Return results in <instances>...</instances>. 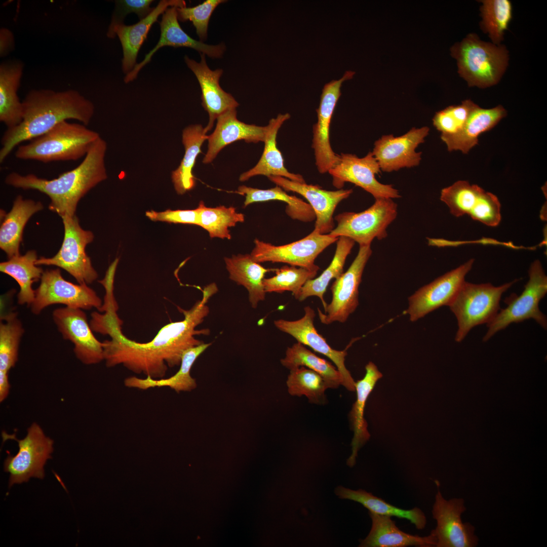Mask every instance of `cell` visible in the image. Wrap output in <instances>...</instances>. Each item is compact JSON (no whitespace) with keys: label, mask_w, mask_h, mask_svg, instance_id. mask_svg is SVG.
I'll return each instance as SVG.
<instances>
[{"label":"cell","mask_w":547,"mask_h":547,"mask_svg":"<svg viewBox=\"0 0 547 547\" xmlns=\"http://www.w3.org/2000/svg\"><path fill=\"white\" fill-rule=\"evenodd\" d=\"M217 290L215 284L208 285L203 291L202 298L190 309L178 307L184 315L183 320L167 324L153 339L145 343L132 340L124 335L116 305H107L103 314L93 312L90 322L92 330L110 338L102 342L106 366L122 365L137 374H143L153 379L164 378L168 367L180 365L186 350L204 343L195 336L210 334L208 329L197 330L196 327L208 315L207 303Z\"/></svg>","instance_id":"cell-1"},{"label":"cell","mask_w":547,"mask_h":547,"mask_svg":"<svg viewBox=\"0 0 547 547\" xmlns=\"http://www.w3.org/2000/svg\"><path fill=\"white\" fill-rule=\"evenodd\" d=\"M23 118L18 126L7 128L2 139L3 163L21 143L38 137L59 123L73 119L87 126L94 112L93 104L75 90L30 91L22 101Z\"/></svg>","instance_id":"cell-2"},{"label":"cell","mask_w":547,"mask_h":547,"mask_svg":"<svg viewBox=\"0 0 547 547\" xmlns=\"http://www.w3.org/2000/svg\"><path fill=\"white\" fill-rule=\"evenodd\" d=\"M106 142L100 137L93 144L83 161L75 168L48 180L34 174L16 172L5 178L8 185L45 193L50 199L49 209L61 218L75 215L80 200L93 187L107 178L105 165Z\"/></svg>","instance_id":"cell-3"},{"label":"cell","mask_w":547,"mask_h":547,"mask_svg":"<svg viewBox=\"0 0 547 547\" xmlns=\"http://www.w3.org/2000/svg\"><path fill=\"white\" fill-rule=\"evenodd\" d=\"M99 137L84 124L64 121L27 144L19 145L15 156L43 163L76 161L86 155Z\"/></svg>","instance_id":"cell-4"},{"label":"cell","mask_w":547,"mask_h":547,"mask_svg":"<svg viewBox=\"0 0 547 547\" xmlns=\"http://www.w3.org/2000/svg\"><path fill=\"white\" fill-rule=\"evenodd\" d=\"M456 59L458 72L469 87L485 88L496 84L508 65V51L505 46L481 41L471 33L451 48Z\"/></svg>","instance_id":"cell-5"},{"label":"cell","mask_w":547,"mask_h":547,"mask_svg":"<svg viewBox=\"0 0 547 547\" xmlns=\"http://www.w3.org/2000/svg\"><path fill=\"white\" fill-rule=\"evenodd\" d=\"M517 281L515 279L497 287L465 281L448 305L457 321L455 340L460 342L475 326L490 323L500 309L502 295Z\"/></svg>","instance_id":"cell-6"},{"label":"cell","mask_w":547,"mask_h":547,"mask_svg":"<svg viewBox=\"0 0 547 547\" xmlns=\"http://www.w3.org/2000/svg\"><path fill=\"white\" fill-rule=\"evenodd\" d=\"M529 280L519 296L508 297L507 306L500 309L494 319L487 324L488 330L483 341H488L495 333L513 323H519L533 319L542 328L546 329V316L539 307L540 301L547 293V277L541 262L536 259L530 265Z\"/></svg>","instance_id":"cell-7"},{"label":"cell","mask_w":547,"mask_h":547,"mask_svg":"<svg viewBox=\"0 0 547 547\" xmlns=\"http://www.w3.org/2000/svg\"><path fill=\"white\" fill-rule=\"evenodd\" d=\"M4 440L17 441L19 447L15 455H9L4 462V471L10 473L9 487L15 484L28 481L31 477L43 479L44 466L52 458L53 440L47 437L41 426L33 422L28 428L26 436L18 439L15 434L2 433Z\"/></svg>","instance_id":"cell-8"},{"label":"cell","mask_w":547,"mask_h":547,"mask_svg":"<svg viewBox=\"0 0 547 547\" xmlns=\"http://www.w3.org/2000/svg\"><path fill=\"white\" fill-rule=\"evenodd\" d=\"M397 214L398 206L393 199H377L362 212H345L336 216L337 225L329 234L348 238L360 246L371 245L374 239L381 240L386 238L387 228Z\"/></svg>","instance_id":"cell-9"},{"label":"cell","mask_w":547,"mask_h":547,"mask_svg":"<svg viewBox=\"0 0 547 547\" xmlns=\"http://www.w3.org/2000/svg\"><path fill=\"white\" fill-rule=\"evenodd\" d=\"M64 228L63 241L58 253L53 257H41L37 265H54L64 269L80 284H90L98 278L90 258L85 252L86 246L94 239L93 233L83 229L76 215L62 217Z\"/></svg>","instance_id":"cell-10"},{"label":"cell","mask_w":547,"mask_h":547,"mask_svg":"<svg viewBox=\"0 0 547 547\" xmlns=\"http://www.w3.org/2000/svg\"><path fill=\"white\" fill-rule=\"evenodd\" d=\"M56 304L82 309L95 307L99 311L103 305L101 299L88 285L66 281L58 268L44 271L30 307L33 314L38 315L46 307Z\"/></svg>","instance_id":"cell-11"},{"label":"cell","mask_w":547,"mask_h":547,"mask_svg":"<svg viewBox=\"0 0 547 547\" xmlns=\"http://www.w3.org/2000/svg\"><path fill=\"white\" fill-rule=\"evenodd\" d=\"M440 200L455 217L467 215L491 227L500 222L501 205L497 197L466 181L459 180L443 188Z\"/></svg>","instance_id":"cell-12"},{"label":"cell","mask_w":547,"mask_h":547,"mask_svg":"<svg viewBox=\"0 0 547 547\" xmlns=\"http://www.w3.org/2000/svg\"><path fill=\"white\" fill-rule=\"evenodd\" d=\"M338 238L313 230L301 240L281 246H275L255 239V246L250 255L259 263L281 262L318 271L319 267L315 264L316 258L327 247L337 242Z\"/></svg>","instance_id":"cell-13"},{"label":"cell","mask_w":547,"mask_h":547,"mask_svg":"<svg viewBox=\"0 0 547 547\" xmlns=\"http://www.w3.org/2000/svg\"><path fill=\"white\" fill-rule=\"evenodd\" d=\"M371 245L360 246L348 269L335 279L331 287L332 298L324 313L318 308L321 322L329 325L344 323L359 305V287L365 267L372 254Z\"/></svg>","instance_id":"cell-14"},{"label":"cell","mask_w":547,"mask_h":547,"mask_svg":"<svg viewBox=\"0 0 547 547\" xmlns=\"http://www.w3.org/2000/svg\"><path fill=\"white\" fill-rule=\"evenodd\" d=\"M339 155L337 164L328 171L335 187L341 189L345 182H350L371 194L375 199L401 197L392 185L381 183L376 179L375 175L381 170L372 152L361 158L351 153Z\"/></svg>","instance_id":"cell-15"},{"label":"cell","mask_w":547,"mask_h":547,"mask_svg":"<svg viewBox=\"0 0 547 547\" xmlns=\"http://www.w3.org/2000/svg\"><path fill=\"white\" fill-rule=\"evenodd\" d=\"M474 262L470 259L420 288L408 298L406 312L415 322L442 306H448L465 281L466 275Z\"/></svg>","instance_id":"cell-16"},{"label":"cell","mask_w":547,"mask_h":547,"mask_svg":"<svg viewBox=\"0 0 547 547\" xmlns=\"http://www.w3.org/2000/svg\"><path fill=\"white\" fill-rule=\"evenodd\" d=\"M354 71H346L338 80H332L326 84L322 90L320 104L316 109L318 121L314 125L312 147L314 150L316 165L319 172L324 174L338 162L339 155L331 146L329 129L331 119L337 103L340 98L342 83L351 79Z\"/></svg>","instance_id":"cell-17"},{"label":"cell","mask_w":547,"mask_h":547,"mask_svg":"<svg viewBox=\"0 0 547 547\" xmlns=\"http://www.w3.org/2000/svg\"><path fill=\"white\" fill-rule=\"evenodd\" d=\"M465 510L463 499L446 500L438 489L432 510L437 523L432 531L437 539L436 546L473 547L478 544L474 527L461 519Z\"/></svg>","instance_id":"cell-18"},{"label":"cell","mask_w":547,"mask_h":547,"mask_svg":"<svg viewBox=\"0 0 547 547\" xmlns=\"http://www.w3.org/2000/svg\"><path fill=\"white\" fill-rule=\"evenodd\" d=\"M53 319L63 338L73 343L74 354L82 363L93 365L104 360L102 342L94 335L83 309L59 308L53 311Z\"/></svg>","instance_id":"cell-19"},{"label":"cell","mask_w":547,"mask_h":547,"mask_svg":"<svg viewBox=\"0 0 547 547\" xmlns=\"http://www.w3.org/2000/svg\"><path fill=\"white\" fill-rule=\"evenodd\" d=\"M429 131V128L424 126L412 128L400 136H382L374 142L372 151L380 170L392 172L419 165L422 153L416 151V149L424 142Z\"/></svg>","instance_id":"cell-20"},{"label":"cell","mask_w":547,"mask_h":547,"mask_svg":"<svg viewBox=\"0 0 547 547\" xmlns=\"http://www.w3.org/2000/svg\"><path fill=\"white\" fill-rule=\"evenodd\" d=\"M304 311L303 316L298 320L288 321L279 319L274 321V325L280 331L292 336L297 342L309 346L316 352L329 358L342 375V385L348 390H356V382L345 365L347 349L350 345L342 350L332 348L315 327L314 310L310 306H306L304 308Z\"/></svg>","instance_id":"cell-21"},{"label":"cell","mask_w":547,"mask_h":547,"mask_svg":"<svg viewBox=\"0 0 547 547\" xmlns=\"http://www.w3.org/2000/svg\"><path fill=\"white\" fill-rule=\"evenodd\" d=\"M268 178L284 190L299 193L308 201L316 215L314 231L321 235L328 234L334 229L333 215L335 208L353 192L352 189L327 190L317 185L295 182L281 176Z\"/></svg>","instance_id":"cell-22"},{"label":"cell","mask_w":547,"mask_h":547,"mask_svg":"<svg viewBox=\"0 0 547 547\" xmlns=\"http://www.w3.org/2000/svg\"><path fill=\"white\" fill-rule=\"evenodd\" d=\"M177 8L169 7L162 14L160 22L161 34L159 41L145 55L144 59L140 63H137L134 68L126 74L124 78L126 83L135 80L139 71L150 61L153 54L165 46L192 48L200 54H204L212 58H219L222 56L225 50V46L223 43L217 45L205 44L193 39L182 29L178 22Z\"/></svg>","instance_id":"cell-23"},{"label":"cell","mask_w":547,"mask_h":547,"mask_svg":"<svg viewBox=\"0 0 547 547\" xmlns=\"http://www.w3.org/2000/svg\"><path fill=\"white\" fill-rule=\"evenodd\" d=\"M199 62L189 58L187 55L184 61L188 67L196 76L201 89L202 105L209 114V122L205 128L207 133L213 127L214 121L223 112L236 109L238 102L229 93L224 91L219 85V79L223 73L222 69L212 70L208 67L206 55L200 54Z\"/></svg>","instance_id":"cell-24"},{"label":"cell","mask_w":547,"mask_h":547,"mask_svg":"<svg viewBox=\"0 0 547 547\" xmlns=\"http://www.w3.org/2000/svg\"><path fill=\"white\" fill-rule=\"evenodd\" d=\"M171 7H186V2L183 0H161L150 13L137 23L131 25L118 23L109 26L107 35L110 37L117 35L122 46V69L125 73H129L137 64L139 51L152 25L159 16Z\"/></svg>","instance_id":"cell-25"},{"label":"cell","mask_w":547,"mask_h":547,"mask_svg":"<svg viewBox=\"0 0 547 547\" xmlns=\"http://www.w3.org/2000/svg\"><path fill=\"white\" fill-rule=\"evenodd\" d=\"M268 129V125L261 127L241 122L237 118L236 109L226 111L217 118L214 132L208 136V150L203 163H211L224 147L233 142H264Z\"/></svg>","instance_id":"cell-26"},{"label":"cell","mask_w":547,"mask_h":547,"mask_svg":"<svg viewBox=\"0 0 547 547\" xmlns=\"http://www.w3.org/2000/svg\"><path fill=\"white\" fill-rule=\"evenodd\" d=\"M288 113L279 114L276 118L271 119L268 125V131L264 142L262 154L257 164L252 169L243 173L239 177L240 181L248 180L256 175L281 176L290 180L304 183L302 176L289 172L284 165L282 154L277 146L278 132L283 123L289 120Z\"/></svg>","instance_id":"cell-27"},{"label":"cell","mask_w":547,"mask_h":547,"mask_svg":"<svg viewBox=\"0 0 547 547\" xmlns=\"http://www.w3.org/2000/svg\"><path fill=\"white\" fill-rule=\"evenodd\" d=\"M372 527L367 536L360 541L361 547L436 546L437 539L431 532L421 537L404 532L398 528L391 517L369 512Z\"/></svg>","instance_id":"cell-28"},{"label":"cell","mask_w":547,"mask_h":547,"mask_svg":"<svg viewBox=\"0 0 547 547\" xmlns=\"http://www.w3.org/2000/svg\"><path fill=\"white\" fill-rule=\"evenodd\" d=\"M365 369L364 377L356 382L357 399L349 413L354 437L351 442V454L347 459L346 464L350 467L356 464L359 449L370 439L367 423L364 417L365 404L376 383L382 376V373L372 362L366 365Z\"/></svg>","instance_id":"cell-29"},{"label":"cell","mask_w":547,"mask_h":547,"mask_svg":"<svg viewBox=\"0 0 547 547\" xmlns=\"http://www.w3.org/2000/svg\"><path fill=\"white\" fill-rule=\"evenodd\" d=\"M44 208L41 202L18 196L10 211L3 214L0 227V248L9 259L20 255L19 246L25 224L35 213Z\"/></svg>","instance_id":"cell-30"},{"label":"cell","mask_w":547,"mask_h":547,"mask_svg":"<svg viewBox=\"0 0 547 547\" xmlns=\"http://www.w3.org/2000/svg\"><path fill=\"white\" fill-rule=\"evenodd\" d=\"M23 63L17 60L0 65V121L7 128L19 125L23 118V104L17 92L23 71Z\"/></svg>","instance_id":"cell-31"},{"label":"cell","mask_w":547,"mask_h":547,"mask_svg":"<svg viewBox=\"0 0 547 547\" xmlns=\"http://www.w3.org/2000/svg\"><path fill=\"white\" fill-rule=\"evenodd\" d=\"M506 114V111L500 105L489 109L482 108L477 105L460 133L442 140L446 144L448 151L460 150L467 153L478 144L479 136L493 128Z\"/></svg>","instance_id":"cell-32"},{"label":"cell","mask_w":547,"mask_h":547,"mask_svg":"<svg viewBox=\"0 0 547 547\" xmlns=\"http://www.w3.org/2000/svg\"><path fill=\"white\" fill-rule=\"evenodd\" d=\"M229 278L248 291L249 301L253 308L265 299L266 292L263 286L266 273L275 270L268 269L255 262L249 254H238L224 258Z\"/></svg>","instance_id":"cell-33"},{"label":"cell","mask_w":547,"mask_h":547,"mask_svg":"<svg viewBox=\"0 0 547 547\" xmlns=\"http://www.w3.org/2000/svg\"><path fill=\"white\" fill-rule=\"evenodd\" d=\"M211 344V343H203L186 350L182 356L179 370L168 378L153 379L146 377L143 379L133 376L126 378L124 384L126 387L142 390L167 386L177 393L191 391L197 386L196 380L190 375L191 367L197 358Z\"/></svg>","instance_id":"cell-34"},{"label":"cell","mask_w":547,"mask_h":547,"mask_svg":"<svg viewBox=\"0 0 547 547\" xmlns=\"http://www.w3.org/2000/svg\"><path fill=\"white\" fill-rule=\"evenodd\" d=\"M205 128L200 124L190 125L185 128L182 135L185 152L179 167L172 173V180L175 189L179 194H183L195 186L192 170L198 155L202 153L201 147L208 139Z\"/></svg>","instance_id":"cell-35"},{"label":"cell","mask_w":547,"mask_h":547,"mask_svg":"<svg viewBox=\"0 0 547 547\" xmlns=\"http://www.w3.org/2000/svg\"><path fill=\"white\" fill-rule=\"evenodd\" d=\"M37 259L36 251L29 250L23 255L20 254L0 263V271L12 277L19 285L17 302L20 305L30 306L34 300L35 290L32 285L41 280L44 272L35 264Z\"/></svg>","instance_id":"cell-36"},{"label":"cell","mask_w":547,"mask_h":547,"mask_svg":"<svg viewBox=\"0 0 547 547\" xmlns=\"http://www.w3.org/2000/svg\"><path fill=\"white\" fill-rule=\"evenodd\" d=\"M335 494L341 499H348L361 503L370 512L380 515L406 519L413 524L416 529H423L426 524L423 512L418 507L403 510L387 503L383 499L363 489L354 490L341 486L335 489Z\"/></svg>","instance_id":"cell-37"},{"label":"cell","mask_w":547,"mask_h":547,"mask_svg":"<svg viewBox=\"0 0 547 547\" xmlns=\"http://www.w3.org/2000/svg\"><path fill=\"white\" fill-rule=\"evenodd\" d=\"M336 243V249L331 262L319 277L305 283L297 298L299 301H303L310 296H317L321 300L324 310L326 309L327 304L324 296L327 288L332 279H337L343 273L346 258L355 244L353 240L345 237H339Z\"/></svg>","instance_id":"cell-38"},{"label":"cell","mask_w":547,"mask_h":547,"mask_svg":"<svg viewBox=\"0 0 547 547\" xmlns=\"http://www.w3.org/2000/svg\"><path fill=\"white\" fill-rule=\"evenodd\" d=\"M238 191L245 196V207L253 203L281 201L287 204L286 212L291 218L305 222H310L316 218L314 211L309 203L295 196L289 195L278 185L267 189L241 185L238 187Z\"/></svg>","instance_id":"cell-39"},{"label":"cell","mask_w":547,"mask_h":547,"mask_svg":"<svg viewBox=\"0 0 547 547\" xmlns=\"http://www.w3.org/2000/svg\"><path fill=\"white\" fill-rule=\"evenodd\" d=\"M281 363L289 370L304 366L316 372L322 377L328 388H336L342 385L343 377L338 369L300 342L287 348L285 357L281 360Z\"/></svg>","instance_id":"cell-40"},{"label":"cell","mask_w":547,"mask_h":547,"mask_svg":"<svg viewBox=\"0 0 547 547\" xmlns=\"http://www.w3.org/2000/svg\"><path fill=\"white\" fill-rule=\"evenodd\" d=\"M197 209L199 226L206 230L211 238L231 239L228 228L245 220L244 215L237 212L233 207H207L203 201H201Z\"/></svg>","instance_id":"cell-41"},{"label":"cell","mask_w":547,"mask_h":547,"mask_svg":"<svg viewBox=\"0 0 547 547\" xmlns=\"http://www.w3.org/2000/svg\"><path fill=\"white\" fill-rule=\"evenodd\" d=\"M480 7V27L488 34L493 44L499 45L512 18V5L509 0H484Z\"/></svg>","instance_id":"cell-42"},{"label":"cell","mask_w":547,"mask_h":547,"mask_svg":"<svg viewBox=\"0 0 547 547\" xmlns=\"http://www.w3.org/2000/svg\"><path fill=\"white\" fill-rule=\"evenodd\" d=\"M290 370L286 383L291 395L298 397L304 395L310 403H325L326 399L325 392L328 387L320 375L304 366Z\"/></svg>","instance_id":"cell-43"},{"label":"cell","mask_w":547,"mask_h":547,"mask_svg":"<svg viewBox=\"0 0 547 547\" xmlns=\"http://www.w3.org/2000/svg\"><path fill=\"white\" fill-rule=\"evenodd\" d=\"M17 314L1 317L0 323V370L9 372L17 362L19 344L24 330Z\"/></svg>","instance_id":"cell-44"},{"label":"cell","mask_w":547,"mask_h":547,"mask_svg":"<svg viewBox=\"0 0 547 547\" xmlns=\"http://www.w3.org/2000/svg\"><path fill=\"white\" fill-rule=\"evenodd\" d=\"M275 271V276L263 280L265 292L290 291L296 299L305 283L314 279L318 272L293 265L283 266Z\"/></svg>","instance_id":"cell-45"},{"label":"cell","mask_w":547,"mask_h":547,"mask_svg":"<svg viewBox=\"0 0 547 547\" xmlns=\"http://www.w3.org/2000/svg\"><path fill=\"white\" fill-rule=\"evenodd\" d=\"M476 105L472 100L467 99L460 104L451 105L437 112L433 118V124L441 133V139L451 137L459 133Z\"/></svg>","instance_id":"cell-46"},{"label":"cell","mask_w":547,"mask_h":547,"mask_svg":"<svg viewBox=\"0 0 547 547\" xmlns=\"http://www.w3.org/2000/svg\"><path fill=\"white\" fill-rule=\"evenodd\" d=\"M224 0H206L202 3L192 7L177 8V17L181 22L190 21L196 28L200 41L207 38L208 24L212 14Z\"/></svg>","instance_id":"cell-47"},{"label":"cell","mask_w":547,"mask_h":547,"mask_svg":"<svg viewBox=\"0 0 547 547\" xmlns=\"http://www.w3.org/2000/svg\"><path fill=\"white\" fill-rule=\"evenodd\" d=\"M153 2L152 0H120L116 1V9L110 26L123 23L126 16L134 13L140 20L145 18L153 10L150 7Z\"/></svg>","instance_id":"cell-48"},{"label":"cell","mask_w":547,"mask_h":547,"mask_svg":"<svg viewBox=\"0 0 547 547\" xmlns=\"http://www.w3.org/2000/svg\"><path fill=\"white\" fill-rule=\"evenodd\" d=\"M145 215L152 221L173 223H183L199 225L197 208L193 210H166L163 212L148 211Z\"/></svg>","instance_id":"cell-49"},{"label":"cell","mask_w":547,"mask_h":547,"mask_svg":"<svg viewBox=\"0 0 547 547\" xmlns=\"http://www.w3.org/2000/svg\"><path fill=\"white\" fill-rule=\"evenodd\" d=\"M14 46V39L12 32L5 28L0 31V55L1 57L7 55Z\"/></svg>","instance_id":"cell-50"},{"label":"cell","mask_w":547,"mask_h":547,"mask_svg":"<svg viewBox=\"0 0 547 547\" xmlns=\"http://www.w3.org/2000/svg\"><path fill=\"white\" fill-rule=\"evenodd\" d=\"M9 372L0 370V402H3L9 394L10 384Z\"/></svg>","instance_id":"cell-51"}]
</instances>
